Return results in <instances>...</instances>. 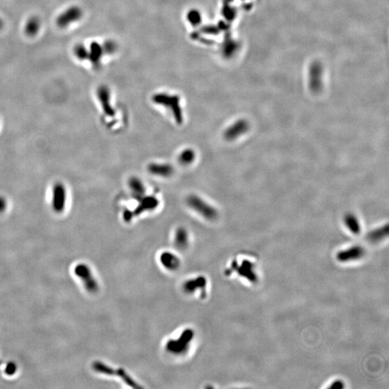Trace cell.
<instances>
[{
  "mask_svg": "<svg viewBox=\"0 0 389 389\" xmlns=\"http://www.w3.org/2000/svg\"><path fill=\"white\" fill-rule=\"evenodd\" d=\"M193 338L194 332L190 329H186L176 339H169L167 342L165 349L168 353L174 355H181L187 351Z\"/></svg>",
  "mask_w": 389,
  "mask_h": 389,
  "instance_id": "obj_1",
  "label": "cell"
},
{
  "mask_svg": "<svg viewBox=\"0 0 389 389\" xmlns=\"http://www.w3.org/2000/svg\"><path fill=\"white\" fill-rule=\"evenodd\" d=\"M186 203L191 209L205 218L207 220H215L219 216L217 210L214 207L205 202L204 200L198 195H189L186 199Z\"/></svg>",
  "mask_w": 389,
  "mask_h": 389,
  "instance_id": "obj_2",
  "label": "cell"
},
{
  "mask_svg": "<svg viewBox=\"0 0 389 389\" xmlns=\"http://www.w3.org/2000/svg\"><path fill=\"white\" fill-rule=\"evenodd\" d=\"M153 102L158 105H163L165 108L171 110L174 120L178 124L183 123V113L180 105V99L177 96L167 95V94H159L155 95L153 98Z\"/></svg>",
  "mask_w": 389,
  "mask_h": 389,
  "instance_id": "obj_3",
  "label": "cell"
},
{
  "mask_svg": "<svg viewBox=\"0 0 389 389\" xmlns=\"http://www.w3.org/2000/svg\"><path fill=\"white\" fill-rule=\"evenodd\" d=\"M74 273L81 280L89 293H95L99 290V285L92 275V271L86 264H79L74 268Z\"/></svg>",
  "mask_w": 389,
  "mask_h": 389,
  "instance_id": "obj_4",
  "label": "cell"
},
{
  "mask_svg": "<svg viewBox=\"0 0 389 389\" xmlns=\"http://www.w3.org/2000/svg\"><path fill=\"white\" fill-rule=\"evenodd\" d=\"M67 201V192L65 185L56 183L52 188L51 206L56 214L65 211Z\"/></svg>",
  "mask_w": 389,
  "mask_h": 389,
  "instance_id": "obj_5",
  "label": "cell"
},
{
  "mask_svg": "<svg viewBox=\"0 0 389 389\" xmlns=\"http://www.w3.org/2000/svg\"><path fill=\"white\" fill-rule=\"evenodd\" d=\"M83 10L77 6H71L59 15L56 20L58 26L66 28L71 24L79 21L83 17Z\"/></svg>",
  "mask_w": 389,
  "mask_h": 389,
  "instance_id": "obj_6",
  "label": "cell"
},
{
  "mask_svg": "<svg viewBox=\"0 0 389 389\" xmlns=\"http://www.w3.org/2000/svg\"><path fill=\"white\" fill-rule=\"evenodd\" d=\"M250 129V125L249 122L244 119H240L226 129L223 134V136L226 141H234L243 134L248 132Z\"/></svg>",
  "mask_w": 389,
  "mask_h": 389,
  "instance_id": "obj_7",
  "label": "cell"
},
{
  "mask_svg": "<svg viewBox=\"0 0 389 389\" xmlns=\"http://www.w3.org/2000/svg\"><path fill=\"white\" fill-rule=\"evenodd\" d=\"M92 368L95 370L96 372H100V373L105 374V375H117L120 378H123L125 380L128 384H133L134 387H136L135 382L131 379V377L128 374L124 372L125 371L123 369H113V368L109 367L108 366L101 363V362H95L92 364Z\"/></svg>",
  "mask_w": 389,
  "mask_h": 389,
  "instance_id": "obj_8",
  "label": "cell"
},
{
  "mask_svg": "<svg viewBox=\"0 0 389 389\" xmlns=\"http://www.w3.org/2000/svg\"><path fill=\"white\" fill-rule=\"evenodd\" d=\"M98 97L104 113L109 117L114 116L116 111L110 103V94L108 88L106 86H101L98 89Z\"/></svg>",
  "mask_w": 389,
  "mask_h": 389,
  "instance_id": "obj_9",
  "label": "cell"
},
{
  "mask_svg": "<svg viewBox=\"0 0 389 389\" xmlns=\"http://www.w3.org/2000/svg\"><path fill=\"white\" fill-rule=\"evenodd\" d=\"M139 202L137 208L132 212L133 216H138L145 211H151L157 208L159 201L157 198L153 196H144L138 201Z\"/></svg>",
  "mask_w": 389,
  "mask_h": 389,
  "instance_id": "obj_10",
  "label": "cell"
},
{
  "mask_svg": "<svg viewBox=\"0 0 389 389\" xmlns=\"http://www.w3.org/2000/svg\"><path fill=\"white\" fill-rule=\"evenodd\" d=\"M149 172L158 177H169L174 173V168L169 164L152 163L148 167Z\"/></svg>",
  "mask_w": 389,
  "mask_h": 389,
  "instance_id": "obj_11",
  "label": "cell"
},
{
  "mask_svg": "<svg viewBox=\"0 0 389 389\" xmlns=\"http://www.w3.org/2000/svg\"><path fill=\"white\" fill-rule=\"evenodd\" d=\"M160 262L165 269L170 271H176L180 265V261L178 257L168 252H165L161 254Z\"/></svg>",
  "mask_w": 389,
  "mask_h": 389,
  "instance_id": "obj_12",
  "label": "cell"
},
{
  "mask_svg": "<svg viewBox=\"0 0 389 389\" xmlns=\"http://www.w3.org/2000/svg\"><path fill=\"white\" fill-rule=\"evenodd\" d=\"M129 186L132 195L137 201H139L141 198L145 196V186L138 177H131L129 180Z\"/></svg>",
  "mask_w": 389,
  "mask_h": 389,
  "instance_id": "obj_13",
  "label": "cell"
},
{
  "mask_svg": "<svg viewBox=\"0 0 389 389\" xmlns=\"http://www.w3.org/2000/svg\"><path fill=\"white\" fill-rule=\"evenodd\" d=\"M206 286V279L203 277H198V278H194V279L186 281L184 284V290L186 293L195 294V290H196V288L198 289V288L206 291L205 290Z\"/></svg>",
  "mask_w": 389,
  "mask_h": 389,
  "instance_id": "obj_14",
  "label": "cell"
},
{
  "mask_svg": "<svg viewBox=\"0 0 389 389\" xmlns=\"http://www.w3.org/2000/svg\"><path fill=\"white\" fill-rule=\"evenodd\" d=\"M102 55V49L98 43H92L90 49L88 50V59L95 67H98L101 62Z\"/></svg>",
  "mask_w": 389,
  "mask_h": 389,
  "instance_id": "obj_15",
  "label": "cell"
},
{
  "mask_svg": "<svg viewBox=\"0 0 389 389\" xmlns=\"http://www.w3.org/2000/svg\"><path fill=\"white\" fill-rule=\"evenodd\" d=\"M188 233L185 228L180 227L176 231L174 235V244L179 249H185L188 244Z\"/></svg>",
  "mask_w": 389,
  "mask_h": 389,
  "instance_id": "obj_16",
  "label": "cell"
},
{
  "mask_svg": "<svg viewBox=\"0 0 389 389\" xmlns=\"http://www.w3.org/2000/svg\"><path fill=\"white\" fill-rule=\"evenodd\" d=\"M41 22L37 17H32L27 21L25 26V32L28 36H35L41 29Z\"/></svg>",
  "mask_w": 389,
  "mask_h": 389,
  "instance_id": "obj_17",
  "label": "cell"
},
{
  "mask_svg": "<svg viewBox=\"0 0 389 389\" xmlns=\"http://www.w3.org/2000/svg\"><path fill=\"white\" fill-rule=\"evenodd\" d=\"M179 162L183 165H191L195 159V152L191 149L185 150L179 155Z\"/></svg>",
  "mask_w": 389,
  "mask_h": 389,
  "instance_id": "obj_18",
  "label": "cell"
},
{
  "mask_svg": "<svg viewBox=\"0 0 389 389\" xmlns=\"http://www.w3.org/2000/svg\"><path fill=\"white\" fill-rule=\"evenodd\" d=\"M345 224L353 233L357 235L360 232V223L355 216L352 214H347L345 218Z\"/></svg>",
  "mask_w": 389,
  "mask_h": 389,
  "instance_id": "obj_19",
  "label": "cell"
},
{
  "mask_svg": "<svg viewBox=\"0 0 389 389\" xmlns=\"http://www.w3.org/2000/svg\"><path fill=\"white\" fill-rule=\"evenodd\" d=\"M387 235H388V227L387 226L385 227L380 228V229H376L373 232H371L368 235V238L371 241L377 242V241H379L380 240H382V238L387 236Z\"/></svg>",
  "mask_w": 389,
  "mask_h": 389,
  "instance_id": "obj_20",
  "label": "cell"
},
{
  "mask_svg": "<svg viewBox=\"0 0 389 389\" xmlns=\"http://www.w3.org/2000/svg\"><path fill=\"white\" fill-rule=\"evenodd\" d=\"M74 53L80 60H86L88 59V49L84 45H77L74 48Z\"/></svg>",
  "mask_w": 389,
  "mask_h": 389,
  "instance_id": "obj_21",
  "label": "cell"
},
{
  "mask_svg": "<svg viewBox=\"0 0 389 389\" xmlns=\"http://www.w3.org/2000/svg\"><path fill=\"white\" fill-rule=\"evenodd\" d=\"M16 371H17V366H16V363H13V362H10L6 366L4 372L7 375H12L16 373Z\"/></svg>",
  "mask_w": 389,
  "mask_h": 389,
  "instance_id": "obj_22",
  "label": "cell"
},
{
  "mask_svg": "<svg viewBox=\"0 0 389 389\" xmlns=\"http://www.w3.org/2000/svg\"><path fill=\"white\" fill-rule=\"evenodd\" d=\"M7 208V201L4 197L0 196V213L5 211Z\"/></svg>",
  "mask_w": 389,
  "mask_h": 389,
  "instance_id": "obj_23",
  "label": "cell"
},
{
  "mask_svg": "<svg viewBox=\"0 0 389 389\" xmlns=\"http://www.w3.org/2000/svg\"><path fill=\"white\" fill-rule=\"evenodd\" d=\"M3 26H4V22H3V20L0 18V30L3 28Z\"/></svg>",
  "mask_w": 389,
  "mask_h": 389,
  "instance_id": "obj_24",
  "label": "cell"
}]
</instances>
